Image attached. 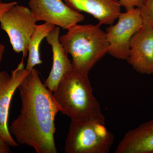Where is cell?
Returning <instances> with one entry per match:
<instances>
[{
	"mask_svg": "<svg viewBox=\"0 0 153 153\" xmlns=\"http://www.w3.org/2000/svg\"><path fill=\"white\" fill-rule=\"evenodd\" d=\"M115 25L107 28V39L109 43L108 53L120 59L126 60L129 52L130 44L133 36L143 25L139 8L121 13Z\"/></svg>",
	"mask_w": 153,
	"mask_h": 153,
	"instance_id": "8992f818",
	"label": "cell"
},
{
	"mask_svg": "<svg viewBox=\"0 0 153 153\" xmlns=\"http://www.w3.org/2000/svg\"><path fill=\"white\" fill-rule=\"evenodd\" d=\"M135 71L153 74V28L143 26L133 36L126 60Z\"/></svg>",
	"mask_w": 153,
	"mask_h": 153,
	"instance_id": "9c48e42d",
	"label": "cell"
},
{
	"mask_svg": "<svg viewBox=\"0 0 153 153\" xmlns=\"http://www.w3.org/2000/svg\"><path fill=\"white\" fill-rule=\"evenodd\" d=\"M55 27L45 22L42 25H36L28 47V58L26 68L27 70L31 71L36 65L42 63L39 50L40 45Z\"/></svg>",
	"mask_w": 153,
	"mask_h": 153,
	"instance_id": "4fadbf2b",
	"label": "cell"
},
{
	"mask_svg": "<svg viewBox=\"0 0 153 153\" xmlns=\"http://www.w3.org/2000/svg\"><path fill=\"white\" fill-rule=\"evenodd\" d=\"M53 96L60 112L71 120L104 117L94 95L88 74L73 70L59 82Z\"/></svg>",
	"mask_w": 153,
	"mask_h": 153,
	"instance_id": "7a4b0ae2",
	"label": "cell"
},
{
	"mask_svg": "<svg viewBox=\"0 0 153 153\" xmlns=\"http://www.w3.org/2000/svg\"><path fill=\"white\" fill-rule=\"evenodd\" d=\"M114 140L107 128L104 117L71 120L65 140L66 153H108Z\"/></svg>",
	"mask_w": 153,
	"mask_h": 153,
	"instance_id": "277c9868",
	"label": "cell"
},
{
	"mask_svg": "<svg viewBox=\"0 0 153 153\" xmlns=\"http://www.w3.org/2000/svg\"><path fill=\"white\" fill-rule=\"evenodd\" d=\"M116 153H153V119L129 131L120 141Z\"/></svg>",
	"mask_w": 153,
	"mask_h": 153,
	"instance_id": "7c38bea8",
	"label": "cell"
},
{
	"mask_svg": "<svg viewBox=\"0 0 153 153\" xmlns=\"http://www.w3.org/2000/svg\"><path fill=\"white\" fill-rule=\"evenodd\" d=\"M140 9L143 26L153 28V0H145Z\"/></svg>",
	"mask_w": 153,
	"mask_h": 153,
	"instance_id": "5bb4252c",
	"label": "cell"
},
{
	"mask_svg": "<svg viewBox=\"0 0 153 153\" xmlns=\"http://www.w3.org/2000/svg\"><path fill=\"white\" fill-rule=\"evenodd\" d=\"M18 89L22 108L9 128L11 134L18 143L32 147L37 153H57L55 120L60 110L53 91L43 84L35 68Z\"/></svg>",
	"mask_w": 153,
	"mask_h": 153,
	"instance_id": "6da1fadb",
	"label": "cell"
},
{
	"mask_svg": "<svg viewBox=\"0 0 153 153\" xmlns=\"http://www.w3.org/2000/svg\"><path fill=\"white\" fill-rule=\"evenodd\" d=\"M36 22L29 8L18 4L7 10L0 19L1 28L7 34L14 52H22V60L28 54Z\"/></svg>",
	"mask_w": 153,
	"mask_h": 153,
	"instance_id": "5b68a950",
	"label": "cell"
},
{
	"mask_svg": "<svg viewBox=\"0 0 153 153\" xmlns=\"http://www.w3.org/2000/svg\"><path fill=\"white\" fill-rule=\"evenodd\" d=\"M145 0H118L121 7H123L126 11L136 8L141 7Z\"/></svg>",
	"mask_w": 153,
	"mask_h": 153,
	"instance_id": "9a60e30c",
	"label": "cell"
},
{
	"mask_svg": "<svg viewBox=\"0 0 153 153\" xmlns=\"http://www.w3.org/2000/svg\"><path fill=\"white\" fill-rule=\"evenodd\" d=\"M5 51V46L0 44V62L2 59L3 55Z\"/></svg>",
	"mask_w": 153,
	"mask_h": 153,
	"instance_id": "ac0fdd59",
	"label": "cell"
},
{
	"mask_svg": "<svg viewBox=\"0 0 153 153\" xmlns=\"http://www.w3.org/2000/svg\"><path fill=\"white\" fill-rule=\"evenodd\" d=\"M60 32V27H55L46 38L47 43L52 47L53 63L44 85L53 92L61 80L74 70L73 64L68 58V54L59 40Z\"/></svg>",
	"mask_w": 153,
	"mask_h": 153,
	"instance_id": "30bf717a",
	"label": "cell"
},
{
	"mask_svg": "<svg viewBox=\"0 0 153 153\" xmlns=\"http://www.w3.org/2000/svg\"><path fill=\"white\" fill-rule=\"evenodd\" d=\"M29 8L36 22L44 21L64 30L83 22L85 17L63 0H29Z\"/></svg>",
	"mask_w": 153,
	"mask_h": 153,
	"instance_id": "52a82bcc",
	"label": "cell"
},
{
	"mask_svg": "<svg viewBox=\"0 0 153 153\" xmlns=\"http://www.w3.org/2000/svg\"><path fill=\"white\" fill-rule=\"evenodd\" d=\"M17 4H18V3L16 1L4 3L3 2L2 0H0V19L5 12Z\"/></svg>",
	"mask_w": 153,
	"mask_h": 153,
	"instance_id": "2e32d148",
	"label": "cell"
},
{
	"mask_svg": "<svg viewBox=\"0 0 153 153\" xmlns=\"http://www.w3.org/2000/svg\"><path fill=\"white\" fill-rule=\"evenodd\" d=\"M74 10L93 16L100 25H112L117 19L121 6L118 0H63Z\"/></svg>",
	"mask_w": 153,
	"mask_h": 153,
	"instance_id": "8fae6325",
	"label": "cell"
},
{
	"mask_svg": "<svg viewBox=\"0 0 153 153\" xmlns=\"http://www.w3.org/2000/svg\"><path fill=\"white\" fill-rule=\"evenodd\" d=\"M30 71L25 68L22 60L10 75L5 71L0 72V136L10 146L16 147L19 143L14 140L8 126L10 105L15 91Z\"/></svg>",
	"mask_w": 153,
	"mask_h": 153,
	"instance_id": "ba28073f",
	"label": "cell"
},
{
	"mask_svg": "<svg viewBox=\"0 0 153 153\" xmlns=\"http://www.w3.org/2000/svg\"><path fill=\"white\" fill-rule=\"evenodd\" d=\"M10 146L5 140L0 136V153H10L11 152Z\"/></svg>",
	"mask_w": 153,
	"mask_h": 153,
	"instance_id": "e0dca14e",
	"label": "cell"
},
{
	"mask_svg": "<svg viewBox=\"0 0 153 153\" xmlns=\"http://www.w3.org/2000/svg\"><path fill=\"white\" fill-rule=\"evenodd\" d=\"M101 25L76 24L60 36V43L72 57L75 71L89 74L100 60L108 53L109 45Z\"/></svg>",
	"mask_w": 153,
	"mask_h": 153,
	"instance_id": "3957f363",
	"label": "cell"
}]
</instances>
